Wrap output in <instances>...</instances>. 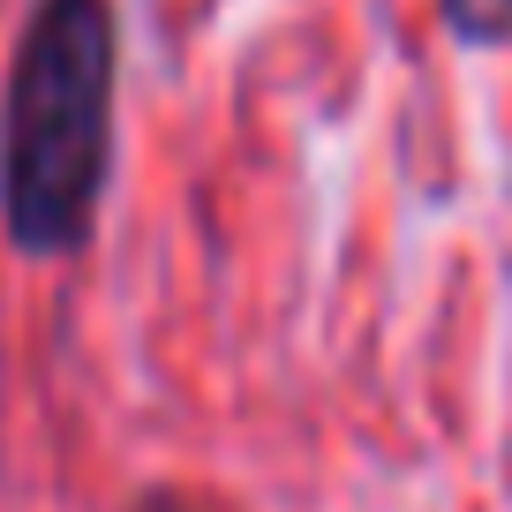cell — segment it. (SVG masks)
<instances>
[{
  "label": "cell",
  "instance_id": "obj_1",
  "mask_svg": "<svg viewBox=\"0 0 512 512\" xmlns=\"http://www.w3.org/2000/svg\"><path fill=\"white\" fill-rule=\"evenodd\" d=\"M113 0H38L0 83V226L23 256L83 249L113 166Z\"/></svg>",
  "mask_w": 512,
  "mask_h": 512
},
{
  "label": "cell",
  "instance_id": "obj_2",
  "mask_svg": "<svg viewBox=\"0 0 512 512\" xmlns=\"http://www.w3.org/2000/svg\"><path fill=\"white\" fill-rule=\"evenodd\" d=\"M460 46H512V0H437Z\"/></svg>",
  "mask_w": 512,
  "mask_h": 512
},
{
  "label": "cell",
  "instance_id": "obj_3",
  "mask_svg": "<svg viewBox=\"0 0 512 512\" xmlns=\"http://www.w3.org/2000/svg\"><path fill=\"white\" fill-rule=\"evenodd\" d=\"M128 512H219V505H204V497H189V490H151V497H136Z\"/></svg>",
  "mask_w": 512,
  "mask_h": 512
}]
</instances>
